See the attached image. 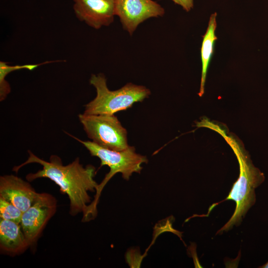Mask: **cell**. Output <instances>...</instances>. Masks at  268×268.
<instances>
[{"mask_svg": "<svg viewBox=\"0 0 268 268\" xmlns=\"http://www.w3.org/2000/svg\"><path fill=\"white\" fill-rule=\"evenodd\" d=\"M90 83L96 89L95 98L85 106L84 113L88 115H114L131 108L134 104L148 97L150 91L146 87L128 83L122 88L110 90L105 76L92 74Z\"/></svg>", "mask_w": 268, "mask_h": 268, "instance_id": "4", "label": "cell"}, {"mask_svg": "<svg viewBox=\"0 0 268 268\" xmlns=\"http://www.w3.org/2000/svg\"><path fill=\"white\" fill-rule=\"evenodd\" d=\"M198 127H204L218 133L229 145L239 165V175L225 200L236 203L235 211L228 221L217 232L227 231L234 225H239L249 209L256 202L255 189L265 180L264 174L253 164L249 155L241 141L218 124L203 118L198 122Z\"/></svg>", "mask_w": 268, "mask_h": 268, "instance_id": "2", "label": "cell"}, {"mask_svg": "<svg viewBox=\"0 0 268 268\" xmlns=\"http://www.w3.org/2000/svg\"><path fill=\"white\" fill-rule=\"evenodd\" d=\"M39 194L28 182L16 176L5 175L0 177V197L23 212L32 205Z\"/></svg>", "mask_w": 268, "mask_h": 268, "instance_id": "9", "label": "cell"}, {"mask_svg": "<svg viewBox=\"0 0 268 268\" xmlns=\"http://www.w3.org/2000/svg\"><path fill=\"white\" fill-rule=\"evenodd\" d=\"M174 3L181 6L186 11H189L194 6V0H172Z\"/></svg>", "mask_w": 268, "mask_h": 268, "instance_id": "14", "label": "cell"}, {"mask_svg": "<svg viewBox=\"0 0 268 268\" xmlns=\"http://www.w3.org/2000/svg\"><path fill=\"white\" fill-rule=\"evenodd\" d=\"M52 62H46L40 64L24 65L22 66H9L4 62H0V99L3 100L10 92V87L8 83L5 80L6 76L10 72L21 69H27L32 70L43 64L49 63Z\"/></svg>", "mask_w": 268, "mask_h": 268, "instance_id": "12", "label": "cell"}, {"mask_svg": "<svg viewBox=\"0 0 268 268\" xmlns=\"http://www.w3.org/2000/svg\"><path fill=\"white\" fill-rule=\"evenodd\" d=\"M23 212L11 203L0 197V218L20 223Z\"/></svg>", "mask_w": 268, "mask_h": 268, "instance_id": "13", "label": "cell"}, {"mask_svg": "<svg viewBox=\"0 0 268 268\" xmlns=\"http://www.w3.org/2000/svg\"><path fill=\"white\" fill-rule=\"evenodd\" d=\"M115 11L130 35L145 20L162 16L165 13L164 9L152 0H115Z\"/></svg>", "mask_w": 268, "mask_h": 268, "instance_id": "7", "label": "cell"}, {"mask_svg": "<svg viewBox=\"0 0 268 268\" xmlns=\"http://www.w3.org/2000/svg\"><path fill=\"white\" fill-rule=\"evenodd\" d=\"M70 136L82 143L89 151L91 155L99 158L101 161L100 166H108L110 171L106 175L102 182L98 184L96 191L95 199L88 205L86 214L94 217L97 214V205L101 191L107 182L117 173L122 174V177L129 180L134 173H140L142 167V164L147 163L146 156L135 152L134 146L129 147L123 150L117 151L102 147L91 141H83Z\"/></svg>", "mask_w": 268, "mask_h": 268, "instance_id": "3", "label": "cell"}, {"mask_svg": "<svg viewBox=\"0 0 268 268\" xmlns=\"http://www.w3.org/2000/svg\"><path fill=\"white\" fill-rule=\"evenodd\" d=\"M21 228L19 223L0 219L1 250L10 254H16L22 253L29 246Z\"/></svg>", "mask_w": 268, "mask_h": 268, "instance_id": "10", "label": "cell"}, {"mask_svg": "<svg viewBox=\"0 0 268 268\" xmlns=\"http://www.w3.org/2000/svg\"><path fill=\"white\" fill-rule=\"evenodd\" d=\"M260 268H268V262L266 264H265L264 265L262 266Z\"/></svg>", "mask_w": 268, "mask_h": 268, "instance_id": "15", "label": "cell"}, {"mask_svg": "<svg viewBox=\"0 0 268 268\" xmlns=\"http://www.w3.org/2000/svg\"><path fill=\"white\" fill-rule=\"evenodd\" d=\"M28 153L27 160L15 166L13 170L17 172L22 167L29 163L40 164L42 169L35 173L28 174L26 176V179L29 181L41 178L51 180L60 187L61 192L68 197L70 214L75 215L80 212L83 214L91 201L88 193L96 191L98 186L94 179L95 168L91 165L83 167L78 158L64 165L61 159L57 155H52L50 161H47L30 151H28Z\"/></svg>", "mask_w": 268, "mask_h": 268, "instance_id": "1", "label": "cell"}, {"mask_svg": "<svg viewBox=\"0 0 268 268\" xmlns=\"http://www.w3.org/2000/svg\"><path fill=\"white\" fill-rule=\"evenodd\" d=\"M77 18L96 29L109 26L115 15V0H72Z\"/></svg>", "mask_w": 268, "mask_h": 268, "instance_id": "8", "label": "cell"}, {"mask_svg": "<svg viewBox=\"0 0 268 268\" xmlns=\"http://www.w3.org/2000/svg\"><path fill=\"white\" fill-rule=\"evenodd\" d=\"M78 118L88 137L98 145L117 151L129 147L127 130L114 115L83 113Z\"/></svg>", "mask_w": 268, "mask_h": 268, "instance_id": "5", "label": "cell"}, {"mask_svg": "<svg viewBox=\"0 0 268 268\" xmlns=\"http://www.w3.org/2000/svg\"><path fill=\"white\" fill-rule=\"evenodd\" d=\"M216 12L212 13L209 18L208 26L204 35L202 36V42L201 49V56L202 64L201 76L200 89L198 95L201 97L204 92V85L207 71L214 52V43L217 39L215 35L217 27L216 18Z\"/></svg>", "mask_w": 268, "mask_h": 268, "instance_id": "11", "label": "cell"}, {"mask_svg": "<svg viewBox=\"0 0 268 268\" xmlns=\"http://www.w3.org/2000/svg\"><path fill=\"white\" fill-rule=\"evenodd\" d=\"M56 208L57 201L52 195L39 193L32 205L23 212L20 224L29 246L36 241Z\"/></svg>", "mask_w": 268, "mask_h": 268, "instance_id": "6", "label": "cell"}]
</instances>
